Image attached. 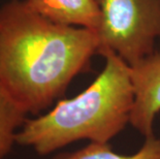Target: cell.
I'll use <instances>...</instances> for the list:
<instances>
[{
  "instance_id": "cell-7",
  "label": "cell",
  "mask_w": 160,
  "mask_h": 159,
  "mask_svg": "<svg viewBox=\"0 0 160 159\" xmlns=\"http://www.w3.org/2000/svg\"><path fill=\"white\" fill-rule=\"evenodd\" d=\"M26 116V112L0 86V159L11 152Z\"/></svg>"
},
{
  "instance_id": "cell-3",
  "label": "cell",
  "mask_w": 160,
  "mask_h": 159,
  "mask_svg": "<svg viewBox=\"0 0 160 159\" xmlns=\"http://www.w3.org/2000/svg\"><path fill=\"white\" fill-rule=\"evenodd\" d=\"M98 55L111 51L129 66L155 51L160 39V0H96Z\"/></svg>"
},
{
  "instance_id": "cell-1",
  "label": "cell",
  "mask_w": 160,
  "mask_h": 159,
  "mask_svg": "<svg viewBox=\"0 0 160 159\" xmlns=\"http://www.w3.org/2000/svg\"><path fill=\"white\" fill-rule=\"evenodd\" d=\"M98 49L93 30L51 22L24 0L0 6V86L27 114L62 96Z\"/></svg>"
},
{
  "instance_id": "cell-4",
  "label": "cell",
  "mask_w": 160,
  "mask_h": 159,
  "mask_svg": "<svg viewBox=\"0 0 160 159\" xmlns=\"http://www.w3.org/2000/svg\"><path fill=\"white\" fill-rule=\"evenodd\" d=\"M134 101L130 124L145 138L154 135V121L160 112V50L130 66Z\"/></svg>"
},
{
  "instance_id": "cell-2",
  "label": "cell",
  "mask_w": 160,
  "mask_h": 159,
  "mask_svg": "<svg viewBox=\"0 0 160 159\" xmlns=\"http://www.w3.org/2000/svg\"><path fill=\"white\" fill-rule=\"evenodd\" d=\"M103 69L80 94L59 100L47 114L26 119L16 143L48 155L74 142L108 144L130 123L134 93L130 66L107 51Z\"/></svg>"
},
{
  "instance_id": "cell-6",
  "label": "cell",
  "mask_w": 160,
  "mask_h": 159,
  "mask_svg": "<svg viewBox=\"0 0 160 159\" xmlns=\"http://www.w3.org/2000/svg\"><path fill=\"white\" fill-rule=\"evenodd\" d=\"M54 159H160V138H145L142 148L132 155L118 154L108 144L90 143L74 152L59 154Z\"/></svg>"
},
{
  "instance_id": "cell-5",
  "label": "cell",
  "mask_w": 160,
  "mask_h": 159,
  "mask_svg": "<svg viewBox=\"0 0 160 159\" xmlns=\"http://www.w3.org/2000/svg\"><path fill=\"white\" fill-rule=\"evenodd\" d=\"M33 12L56 24L96 30L99 9L96 0H24Z\"/></svg>"
}]
</instances>
